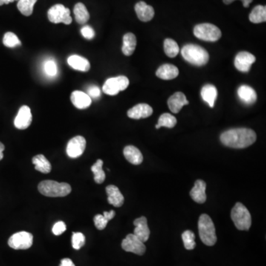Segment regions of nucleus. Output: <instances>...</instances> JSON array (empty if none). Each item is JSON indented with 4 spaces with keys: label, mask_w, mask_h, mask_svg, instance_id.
<instances>
[{
    "label": "nucleus",
    "mask_w": 266,
    "mask_h": 266,
    "mask_svg": "<svg viewBox=\"0 0 266 266\" xmlns=\"http://www.w3.org/2000/svg\"><path fill=\"white\" fill-rule=\"evenodd\" d=\"M256 140V133L248 128L231 129L221 134V143L234 149H244L253 144Z\"/></svg>",
    "instance_id": "obj_1"
},
{
    "label": "nucleus",
    "mask_w": 266,
    "mask_h": 266,
    "mask_svg": "<svg viewBox=\"0 0 266 266\" xmlns=\"http://www.w3.org/2000/svg\"><path fill=\"white\" fill-rule=\"evenodd\" d=\"M181 55L186 62L196 66H203L209 62V55L208 52L197 44L185 45L182 48Z\"/></svg>",
    "instance_id": "obj_2"
},
{
    "label": "nucleus",
    "mask_w": 266,
    "mask_h": 266,
    "mask_svg": "<svg viewBox=\"0 0 266 266\" xmlns=\"http://www.w3.org/2000/svg\"><path fill=\"white\" fill-rule=\"evenodd\" d=\"M39 192L42 195L50 198H61L68 195L71 192V186L67 183H59L54 180H43L38 186Z\"/></svg>",
    "instance_id": "obj_3"
},
{
    "label": "nucleus",
    "mask_w": 266,
    "mask_h": 266,
    "mask_svg": "<svg viewBox=\"0 0 266 266\" xmlns=\"http://www.w3.org/2000/svg\"><path fill=\"white\" fill-rule=\"evenodd\" d=\"M198 231L200 240L206 246H214L217 242L216 230L212 218L203 214L198 221Z\"/></svg>",
    "instance_id": "obj_4"
},
{
    "label": "nucleus",
    "mask_w": 266,
    "mask_h": 266,
    "mask_svg": "<svg viewBox=\"0 0 266 266\" xmlns=\"http://www.w3.org/2000/svg\"><path fill=\"white\" fill-rule=\"evenodd\" d=\"M232 221L237 229L241 231H247L252 226V216L247 208L243 203H237L231 213Z\"/></svg>",
    "instance_id": "obj_5"
},
{
    "label": "nucleus",
    "mask_w": 266,
    "mask_h": 266,
    "mask_svg": "<svg viewBox=\"0 0 266 266\" xmlns=\"http://www.w3.org/2000/svg\"><path fill=\"white\" fill-rule=\"evenodd\" d=\"M194 35L200 40L206 42H216L221 39V30L215 24L210 23H202L195 26Z\"/></svg>",
    "instance_id": "obj_6"
},
{
    "label": "nucleus",
    "mask_w": 266,
    "mask_h": 266,
    "mask_svg": "<svg viewBox=\"0 0 266 266\" xmlns=\"http://www.w3.org/2000/svg\"><path fill=\"white\" fill-rule=\"evenodd\" d=\"M47 16L49 20L55 24L62 22L65 24H70L72 22L70 9L67 8L62 4L52 6L47 12Z\"/></svg>",
    "instance_id": "obj_7"
},
{
    "label": "nucleus",
    "mask_w": 266,
    "mask_h": 266,
    "mask_svg": "<svg viewBox=\"0 0 266 266\" xmlns=\"http://www.w3.org/2000/svg\"><path fill=\"white\" fill-rule=\"evenodd\" d=\"M130 81L126 76H119L111 78L105 82L102 90L105 94L116 96L120 91L126 90L129 86Z\"/></svg>",
    "instance_id": "obj_8"
},
{
    "label": "nucleus",
    "mask_w": 266,
    "mask_h": 266,
    "mask_svg": "<svg viewBox=\"0 0 266 266\" xmlns=\"http://www.w3.org/2000/svg\"><path fill=\"white\" fill-rule=\"evenodd\" d=\"M33 237L27 232H19L12 235L8 240V246L15 250L30 249L33 245Z\"/></svg>",
    "instance_id": "obj_9"
},
{
    "label": "nucleus",
    "mask_w": 266,
    "mask_h": 266,
    "mask_svg": "<svg viewBox=\"0 0 266 266\" xmlns=\"http://www.w3.org/2000/svg\"><path fill=\"white\" fill-rule=\"evenodd\" d=\"M122 247L125 252H132L137 255H143L146 252L144 243L139 240L134 234H130L123 240Z\"/></svg>",
    "instance_id": "obj_10"
},
{
    "label": "nucleus",
    "mask_w": 266,
    "mask_h": 266,
    "mask_svg": "<svg viewBox=\"0 0 266 266\" xmlns=\"http://www.w3.org/2000/svg\"><path fill=\"white\" fill-rule=\"evenodd\" d=\"M86 140L81 135H77L69 140L67 145V155L71 158H77L85 152Z\"/></svg>",
    "instance_id": "obj_11"
},
{
    "label": "nucleus",
    "mask_w": 266,
    "mask_h": 266,
    "mask_svg": "<svg viewBox=\"0 0 266 266\" xmlns=\"http://www.w3.org/2000/svg\"><path fill=\"white\" fill-rule=\"evenodd\" d=\"M256 58L249 52H240L235 59V66L239 71L247 73L255 63Z\"/></svg>",
    "instance_id": "obj_12"
},
{
    "label": "nucleus",
    "mask_w": 266,
    "mask_h": 266,
    "mask_svg": "<svg viewBox=\"0 0 266 266\" xmlns=\"http://www.w3.org/2000/svg\"><path fill=\"white\" fill-rule=\"evenodd\" d=\"M32 122V113L29 107H21L17 116L14 119L15 128L19 130H25L30 127Z\"/></svg>",
    "instance_id": "obj_13"
},
{
    "label": "nucleus",
    "mask_w": 266,
    "mask_h": 266,
    "mask_svg": "<svg viewBox=\"0 0 266 266\" xmlns=\"http://www.w3.org/2000/svg\"><path fill=\"white\" fill-rule=\"evenodd\" d=\"M133 223L135 226L133 234L142 242H146L150 235V230L148 227L147 219L145 217H140L134 220Z\"/></svg>",
    "instance_id": "obj_14"
},
{
    "label": "nucleus",
    "mask_w": 266,
    "mask_h": 266,
    "mask_svg": "<svg viewBox=\"0 0 266 266\" xmlns=\"http://www.w3.org/2000/svg\"><path fill=\"white\" fill-rule=\"evenodd\" d=\"M134 10L137 18L142 22H149L155 16V10L153 7L146 4L144 1H140L134 6Z\"/></svg>",
    "instance_id": "obj_15"
},
{
    "label": "nucleus",
    "mask_w": 266,
    "mask_h": 266,
    "mask_svg": "<svg viewBox=\"0 0 266 266\" xmlns=\"http://www.w3.org/2000/svg\"><path fill=\"white\" fill-rule=\"evenodd\" d=\"M153 113V110L147 104H139L128 112V117L133 119H146Z\"/></svg>",
    "instance_id": "obj_16"
},
{
    "label": "nucleus",
    "mask_w": 266,
    "mask_h": 266,
    "mask_svg": "<svg viewBox=\"0 0 266 266\" xmlns=\"http://www.w3.org/2000/svg\"><path fill=\"white\" fill-rule=\"evenodd\" d=\"M70 100L76 108L80 110L87 109L92 104L91 98L87 93L79 90L72 93Z\"/></svg>",
    "instance_id": "obj_17"
},
{
    "label": "nucleus",
    "mask_w": 266,
    "mask_h": 266,
    "mask_svg": "<svg viewBox=\"0 0 266 266\" xmlns=\"http://www.w3.org/2000/svg\"><path fill=\"white\" fill-rule=\"evenodd\" d=\"M189 105V102L186 96L181 92L174 93L168 99V106L169 110L173 113H178L185 105Z\"/></svg>",
    "instance_id": "obj_18"
},
{
    "label": "nucleus",
    "mask_w": 266,
    "mask_h": 266,
    "mask_svg": "<svg viewBox=\"0 0 266 266\" xmlns=\"http://www.w3.org/2000/svg\"><path fill=\"white\" fill-rule=\"evenodd\" d=\"M108 200L110 204L115 207H121L125 203V198L119 188L114 185H109L106 188Z\"/></svg>",
    "instance_id": "obj_19"
},
{
    "label": "nucleus",
    "mask_w": 266,
    "mask_h": 266,
    "mask_svg": "<svg viewBox=\"0 0 266 266\" xmlns=\"http://www.w3.org/2000/svg\"><path fill=\"white\" fill-rule=\"evenodd\" d=\"M206 183L202 180L195 181V186L190 192V196L194 201L198 203H203L206 202Z\"/></svg>",
    "instance_id": "obj_20"
},
{
    "label": "nucleus",
    "mask_w": 266,
    "mask_h": 266,
    "mask_svg": "<svg viewBox=\"0 0 266 266\" xmlns=\"http://www.w3.org/2000/svg\"><path fill=\"white\" fill-rule=\"evenodd\" d=\"M178 74L179 70L177 67L171 64L161 65L156 71V76L163 80L175 79Z\"/></svg>",
    "instance_id": "obj_21"
},
{
    "label": "nucleus",
    "mask_w": 266,
    "mask_h": 266,
    "mask_svg": "<svg viewBox=\"0 0 266 266\" xmlns=\"http://www.w3.org/2000/svg\"><path fill=\"white\" fill-rule=\"evenodd\" d=\"M238 96L240 99L246 105H253L257 101L256 91L248 85H242L238 90Z\"/></svg>",
    "instance_id": "obj_22"
},
{
    "label": "nucleus",
    "mask_w": 266,
    "mask_h": 266,
    "mask_svg": "<svg viewBox=\"0 0 266 266\" xmlns=\"http://www.w3.org/2000/svg\"><path fill=\"white\" fill-rule=\"evenodd\" d=\"M67 63L72 68L82 72H88L90 69V64L88 59L78 55H73L67 59Z\"/></svg>",
    "instance_id": "obj_23"
},
{
    "label": "nucleus",
    "mask_w": 266,
    "mask_h": 266,
    "mask_svg": "<svg viewBox=\"0 0 266 266\" xmlns=\"http://www.w3.org/2000/svg\"><path fill=\"white\" fill-rule=\"evenodd\" d=\"M124 155L133 165H139L143 162V155L135 146H127L124 149Z\"/></svg>",
    "instance_id": "obj_24"
},
{
    "label": "nucleus",
    "mask_w": 266,
    "mask_h": 266,
    "mask_svg": "<svg viewBox=\"0 0 266 266\" xmlns=\"http://www.w3.org/2000/svg\"><path fill=\"white\" fill-rule=\"evenodd\" d=\"M201 96L203 101L209 105L210 108L215 106V100L218 97V90L214 85H206L202 88Z\"/></svg>",
    "instance_id": "obj_25"
},
{
    "label": "nucleus",
    "mask_w": 266,
    "mask_h": 266,
    "mask_svg": "<svg viewBox=\"0 0 266 266\" xmlns=\"http://www.w3.org/2000/svg\"><path fill=\"white\" fill-rule=\"evenodd\" d=\"M137 39L132 33H126L123 38L122 52L125 56H130L133 54L135 50Z\"/></svg>",
    "instance_id": "obj_26"
},
{
    "label": "nucleus",
    "mask_w": 266,
    "mask_h": 266,
    "mask_svg": "<svg viewBox=\"0 0 266 266\" xmlns=\"http://www.w3.org/2000/svg\"><path fill=\"white\" fill-rule=\"evenodd\" d=\"M32 162L35 165V169L44 174L50 173L52 169L51 164L43 155L34 156Z\"/></svg>",
    "instance_id": "obj_27"
},
{
    "label": "nucleus",
    "mask_w": 266,
    "mask_h": 266,
    "mask_svg": "<svg viewBox=\"0 0 266 266\" xmlns=\"http://www.w3.org/2000/svg\"><path fill=\"white\" fill-rule=\"evenodd\" d=\"M73 12H74L75 18L77 23L83 24L88 22L90 19V13L85 4L81 2L77 3L75 5Z\"/></svg>",
    "instance_id": "obj_28"
},
{
    "label": "nucleus",
    "mask_w": 266,
    "mask_h": 266,
    "mask_svg": "<svg viewBox=\"0 0 266 266\" xmlns=\"http://www.w3.org/2000/svg\"><path fill=\"white\" fill-rule=\"evenodd\" d=\"M249 20L255 24L265 22L266 21V7L264 5H257L254 7L249 15Z\"/></svg>",
    "instance_id": "obj_29"
},
{
    "label": "nucleus",
    "mask_w": 266,
    "mask_h": 266,
    "mask_svg": "<svg viewBox=\"0 0 266 266\" xmlns=\"http://www.w3.org/2000/svg\"><path fill=\"white\" fill-rule=\"evenodd\" d=\"M103 163V160L99 159L91 167L92 172L94 175L95 182L96 183H99V184L103 183L105 180V177H106L105 172H104L103 169H102Z\"/></svg>",
    "instance_id": "obj_30"
},
{
    "label": "nucleus",
    "mask_w": 266,
    "mask_h": 266,
    "mask_svg": "<svg viewBox=\"0 0 266 266\" xmlns=\"http://www.w3.org/2000/svg\"><path fill=\"white\" fill-rule=\"evenodd\" d=\"M177 119L175 116L169 113H163V115L160 116L158 119V122L156 125V129L164 127L167 128H173L176 125Z\"/></svg>",
    "instance_id": "obj_31"
},
{
    "label": "nucleus",
    "mask_w": 266,
    "mask_h": 266,
    "mask_svg": "<svg viewBox=\"0 0 266 266\" xmlns=\"http://www.w3.org/2000/svg\"><path fill=\"white\" fill-rule=\"evenodd\" d=\"M37 0H19L17 7L24 16H29L33 13V6Z\"/></svg>",
    "instance_id": "obj_32"
},
{
    "label": "nucleus",
    "mask_w": 266,
    "mask_h": 266,
    "mask_svg": "<svg viewBox=\"0 0 266 266\" xmlns=\"http://www.w3.org/2000/svg\"><path fill=\"white\" fill-rule=\"evenodd\" d=\"M163 48L166 56L170 58L175 57L180 52L178 44L172 39H165Z\"/></svg>",
    "instance_id": "obj_33"
},
{
    "label": "nucleus",
    "mask_w": 266,
    "mask_h": 266,
    "mask_svg": "<svg viewBox=\"0 0 266 266\" xmlns=\"http://www.w3.org/2000/svg\"><path fill=\"white\" fill-rule=\"evenodd\" d=\"M182 239H183V244H184L185 249L187 250H193L196 246L195 243V235L193 232L189 230L185 231L182 234Z\"/></svg>",
    "instance_id": "obj_34"
},
{
    "label": "nucleus",
    "mask_w": 266,
    "mask_h": 266,
    "mask_svg": "<svg viewBox=\"0 0 266 266\" xmlns=\"http://www.w3.org/2000/svg\"><path fill=\"white\" fill-rule=\"evenodd\" d=\"M3 44L7 47H15L21 45V42L15 33L7 32L3 38Z\"/></svg>",
    "instance_id": "obj_35"
},
{
    "label": "nucleus",
    "mask_w": 266,
    "mask_h": 266,
    "mask_svg": "<svg viewBox=\"0 0 266 266\" xmlns=\"http://www.w3.org/2000/svg\"><path fill=\"white\" fill-rule=\"evenodd\" d=\"M85 244V237L81 232H73L72 236V246L76 250H79Z\"/></svg>",
    "instance_id": "obj_36"
},
{
    "label": "nucleus",
    "mask_w": 266,
    "mask_h": 266,
    "mask_svg": "<svg viewBox=\"0 0 266 266\" xmlns=\"http://www.w3.org/2000/svg\"><path fill=\"white\" fill-rule=\"evenodd\" d=\"M44 70H45L46 73H47L48 76H56V73H57V67H56L54 61H47V62L44 64Z\"/></svg>",
    "instance_id": "obj_37"
},
{
    "label": "nucleus",
    "mask_w": 266,
    "mask_h": 266,
    "mask_svg": "<svg viewBox=\"0 0 266 266\" xmlns=\"http://www.w3.org/2000/svg\"><path fill=\"white\" fill-rule=\"evenodd\" d=\"M93 221H94L95 226L99 230H103V229H105L108 223V221L105 219L103 215H96L94 217Z\"/></svg>",
    "instance_id": "obj_38"
},
{
    "label": "nucleus",
    "mask_w": 266,
    "mask_h": 266,
    "mask_svg": "<svg viewBox=\"0 0 266 266\" xmlns=\"http://www.w3.org/2000/svg\"><path fill=\"white\" fill-rule=\"evenodd\" d=\"M65 231H66V225L63 221H59L55 223L52 229V232L56 236L62 235Z\"/></svg>",
    "instance_id": "obj_39"
},
{
    "label": "nucleus",
    "mask_w": 266,
    "mask_h": 266,
    "mask_svg": "<svg viewBox=\"0 0 266 266\" xmlns=\"http://www.w3.org/2000/svg\"><path fill=\"white\" fill-rule=\"evenodd\" d=\"M81 33H82V36L85 38V39L90 40L93 39L95 36V31L90 26L86 25L85 27H82L81 30Z\"/></svg>",
    "instance_id": "obj_40"
},
{
    "label": "nucleus",
    "mask_w": 266,
    "mask_h": 266,
    "mask_svg": "<svg viewBox=\"0 0 266 266\" xmlns=\"http://www.w3.org/2000/svg\"><path fill=\"white\" fill-rule=\"evenodd\" d=\"M88 95L90 98L98 99L101 96L100 89L97 86L90 87L88 90Z\"/></svg>",
    "instance_id": "obj_41"
},
{
    "label": "nucleus",
    "mask_w": 266,
    "mask_h": 266,
    "mask_svg": "<svg viewBox=\"0 0 266 266\" xmlns=\"http://www.w3.org/2000/svg\"><path fill=\"white\" fill-rule=\"evenodd\" d=\"M223 1L225 4H229L233 2V1H236V0H223ZM241 1H242L244 7H249V4L253 1V0H241Z\"/></svg>",
    "instance_id": "obj_42"
},
{
    "label": "nucleus",
    "mask_w": 266,
    "mask_h": 266,
    "mask_svg": "<svg viewBox=\"0 0 266 266\" xmlns=\"http://www.w3.org/2000/svg\"><path fill=\"white\" fill-rule=\"evenodd\" d=\"M103 216L105 217L107 221L109 222L116 216V212L113 210H111V212H104Z\"/></svg>",
    "instance_id": "obj_43"
},
{
    "label": "nucleus",
    "mask_w": 266,
    "mask_h": 266,
    "mask_svg": "<svg viewBox=\"0 0 266 266\" xmlns=\"http://www.w3.org/2000/svg\"><path fill=\"white\" fill-rule=\"evenodd\" d=\"M59 266H76L75 264H73V261L69 259V258H65V259L62 260L61 261V264Z\"/></svg>",
    "instance_id": "obj_44"
},
{
    "label": "nucleus",
    "mask_w": 266,
    "mask_h": 266,
    "mask_svg": "<svg viewBox=\"0 0 266 266\" xmlns=\"http://www.w3.org/2000/svg\"><path fill=\"white\" fill-rule=\"evenodd\" d=\"M14 1H19V0H0V6L4 4H9V3L13 2Z\"/></svg>",
    "instance_id": "obj_45"
},
{
    "label": "nucleus",
    "mask_w": 266,
    "mask_h": 266,
    "mask_svg": "<svg viewBox=\"0 0 266 266\" xmlns=\"http://www.w3.org/2000/svg\"><path fill=\"white\" fill-rule=\"evenodd\" d=\"M4 150V145L2 143H1V142H0V151H1V152H3V151Z\"/></svg>",
    "instance_id": "obj_46"
},
{
    "label": "nucleus",
    "mask_w": 266,
    "mask_h": 266,
    "mask_svg": "<svg viewBox=\"0 0 266 266\" xmlns=\"http://www.w3.org/2000/svg\"><path fill=\"white\" fill-rule=\"evenodd\" d=\"M3 157H4V155H3V152H1V151H0V160H2Z\"/></svg>",
    "instance_id": "obj_47"
}]
</instances>
